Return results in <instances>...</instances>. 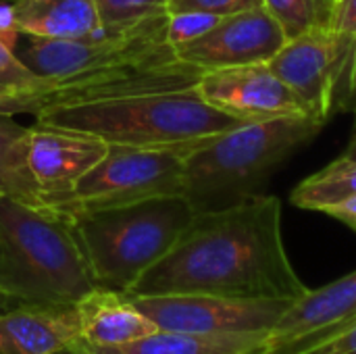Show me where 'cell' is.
I'll return each instance as SVG.
<instances>
[{
    "instance_id": "obj_24",
    "label": "cell",
    "mask_w": 356,
    "mask_h": 354,
    "mask_svg": "<svg viewBox=\"0 0 356 354\" xmlns=\"http://www.w3.org/2000/svg\"><path fill=\"white\" fill-rule=\"evenodd\" d=\"M221 21L219 15L204 13V10H179L169 13L167 21V40L173 48L190 44L204 33H209Z\"/></svg>"
},
{
    "instance_id": "obj_29",
    "label": "cell",
    "mask_w": 356,
    "mask_h": 354,
    "mask_svg": "<svg viewBox=\"0 0 356 354\" xmlns=\"http://www.w3.org/2000/svg\"><path fill=\"white\" fill-rule=\"evenodd\" d=\"M325 215L338 219L340 223L348 225L353 232H356V198L348 200V202H342L338 207H332L330 211H325Z\"/></svg>"
},
{
    "instance_id": "obj_7",
    "label": "cell",
    "mask_w": 356,
    "mask_h": 354,
    "mask_svg": "<svg viewBox=\"0 0 356 354\" xmlns=\"http://www.w3.org/2000/svg\"><path fill=\"white\" fill-rule=\"evenodd\" d=\"M355 58L356 38L319 27L286 40L267 65L294 92L305 113L325 125L334 113L350 106Z\"/></svg>"
},
{
    "instance_id": "obj_13",
    "label": "cell",
    "mask_w": 356,
    "mask_h": 354,
    "mask_svg": "<svg viewBox=\"0 0 356 354\" xmlns=\"http://www.w3.org/2000/svg\"><path fill=\"white\" fill-rule=\"evenodd\" d=\"M286 40L277 19L265 6H257L221 17L209 33L175 48V52L181 61L209 71L269 63Z\"/></svg>"
},
{
    "instance_id": "obj_20",
    "label": "cell",
    "mask_w": 356,
    "mask_h": 354,
    "mask_svg": "<svg viewBox=\"0 0 356 354\" xmlns=\"http://www.w3.org/2000/svg\"><path fill=\"white\" fill-rule=\"evenodd\" d=\"M356 198V159L338 156L321 171L302 179L290 194V202L305 211L325 213Z\"/></svg>"
},
{
    "instance_id": "obj_19",
    "label": "cell",
    "mask_w": 356,
    "mask_h": 354,
    "mask_svg": "<svg viewBox=\"0 0 356 354\" xmlns=\"http://www.w3.org/2000/svg\"><path fill=\"white\" fill-rule=\"evenodd\" d=\"M13 117L0 113V198L48 209L29 165L31 127L19 125Z\"/></svg>"
},
{
    "instance_id": "obj_31",
    "label": "cell",
    "mask_w": 356,
    "mask_h": 354,
    "mask_svg": "<svg viewBox=\"0 0 356 354\" xmlns=\"http://www.w3.org/2000/svg\"><path fill=\"white\" fill-rule=\"evenodd\" d=\"M19 305H23V303H19L17 298L4 294V292L0 290V315L6 313V311H10V309H15V307H19Z\"/></svg>"
},
{
    "instance_id": "obj_11",
    "label": "cell",
    "mask_w": 356,
    "mask_h": 354,
    "mask_svg": "<svg viewBox=\"0 0 356 354\" xmlns=\"http://www.w3.org/2000/svg\"><path fill=\"white\" fill-rule=\"evenodd\" d=\"M356 325V271L292 300L250 354H305Z\"/></svg>"
},
{
    "instance_id": "obj_25",
    "label": "cell",
    "mask_w": 356,
    "mask_h": 354,
    "mask_svg": "<svg viewBox=\"0 0 356 354\" xmlns=\"http://www.w3.org/2000/svg\"><path fill=\"white\" fill-rule=\"evenodd\" d=\"M263 6V0H169L167 13H179V10H204L219 17L236 15L242 10H250Z\"/></svg>"
},
{
    "instance_id": "obj_27",
    "label": "cell",
    "mask_w": 356,
    "mask_h": 354,
    "mask_svg": "<svg viewBox=\"0 0 356 354\" xmlns=\"http://www.w3.org/2000/svg\"><path fill=\"white\" fill-rule=\"evenodd\" d=\"M305 354H356V325Z\"/></svg>"
},
{
    "instance_id": "obj_28",
    "label": "cell",
    "mask_w": 356,
    "mask_h": 354,
    "mask_svg": "<svg viewBox=\"0 0 356 354\" xmlns=\"http://www.w3.org/2000/svg\"><path fill=\"white\" fill-rule=\"evenodd\" d=\"M17 38H19V27L15 19L13 2H0V42L13 50Z\"/></svg>"
},
{
    "instance_id": "obj_34",
    "label": "cell",
    "mask_w": 356,
    "mask_h": 354,
    "mask_svg": "<svg viewBox=\"0 0 356 354\" xmlns=\"http://www.w3.org/2000/svg\"><path fill=\"white\" fill-rule=\"evenodd\" d=\"M336 2H338V0H332V4H334V6H336Z\"/></svg>"
},
{
    "instance_id": "obj_22",
    "label": "cell",
    "mask_w": 356,
    "mask_h": 354,
    "mask_svg": "<svg viewBox=\"0 0 356 354\" xmlns=\"http://www.w3.org/2000/svg\"><path fill=\"white\" fill-rule=\"evenodd\" d=\"M44 77L27 69L17 54L0 42V113L17 115L23 102L42 86Z\"/></svg>"
},
{
    "instance_id": "obj_6",
    "label": "cell",
    "mask_w": 356,
    "mask_h": 354,
    "mask_svg": "<svg viewBox=\"0 0 356 354\" xmlns=\"http://www.w3.org/2000/svg\"><path fill=\"white\" fill-rule=\"evenodd\" d=\"M169 15L150 17L129 27H100L81 40H48L19 31L13 52L40 77H65L123 63L177 58L167 40Z\"/></svg>"
},
{
    "instance_id": "obj_9",
    "label": "cell",
    "mask_w": 356,
    "mask_h": 354,
    "mask_svg": "<svg viewBox=\"0 0 356 354\" xmlns=\"http://www.w3.org/2000/svg\"><path fill=\"white\" fill-rule=\"evenodd\" d=\"M204 71L177 58L123 63L65 77H44L42 86L23 102L21 113L35 117L48 108L119 100L127 96L196 88Z\"/></svg>"
},
{
    "instance_id": "obj_26",
    "label": "cell",
    "mask_w": 356,
    "mask_h": 354,
    "mask_svg": "<svg viewBox=\"0 0 356 354\" xmlns=\"http://www.w3.org/2000/svg\"><path fill=\"white\" fill-rule=\"evenodd\" d=\"M332 29L356 38V0H338L332 15Z\"/></svg>"
},
{
    "instance_id": "obj_17",
    "label": "cell",
    "mask_w": 356,
    "mask_h": 354,
    "mask_svg": "<svg viewBox=\"0 0 356 354\" xmlns=\"http://www.w3.org/2000/svg\"><path fill=\"white\" fill-rule=\"evenodd\" d=\"M17 27L48 40H81L94 35L102 23L94 0H15Z\"/></svg>"
},
{
    "instance_id": "obj_14",
    "label": "cell",
    "mask_w": 356,
    "mask_h": 354,
    "mask_svg": "<svg viewBox=\"0 0 356 354\" xmlns=\"http://www.w3.org/2000/svg\"><path fill=\"white\" fill-rule=\"evenodd\" d=\"M108 152L92 134L35 123L29 138V165L48 209L63 213L79 179Z\"/></svg>"
},
{
    "instance_id": "obj_30",
    "label": "cell",
    "mask_w": 356,
    "mask_h": 354,
    "mask_svg": "<svg viewBox=\"0 0 356 354\" xmlns=\"http://www.w3.org/2000/svg\"><path fill=\"white\" fill-rule=\"evenodd\" d=\"M340 156H344V159H356V119L353 129H350V140H348V144H346V148H344V152Z\"/></svg>"
},
{
    "instance_id": "obj_12",
    "label": "cell",
    "mask_w": 356,
    "mask_h": 354,
    "mask_svg": "<svg viewBox=\"0 0 356 354\" xmlns=\"http://www.w3.org/2000/svg\"><path fill=\"white\" fill-rule=\"evenodd\" d=\"M196 92L244 123L307 115L294 92L267 63L209 69L200 75Z\"/></svg>"
},
{
    "instance_id": "obj_5",
    "label": "cell",
    "mask_w": 356,
    "mask_h": 354,
    "mask_svg": "<svg viewBox=\"0 0 356 354\" xmlns=\"http://www.w3.org/2000/svg\"><path fill=\"white\" fill-rule=\"evenodd\" d=\"M67 217L94 284L127 294L173 250L196 213L186 196H161Z\"/></svg>"
},
{
    "instance_id": "obj_23",
    "label": "cell",
    "mask_w": 356,
    "mask_h": 354,
    "mask_svg": "<svg viewBox=\"0 0 356 354\" xmlns=\"http://www.w3.org/2000/svg\"><path fill=\"white\" fill-rule=\"evenodd\" d=\"M169 0H94L102 27H129L150 17L169 15Z\"/></svg>"
},
{
    "instance_id": "obj_3",
    "label": "cell",
    "mask_w": 356,
    "mask_h": 354,
    "mask_svg": "<svg viewBox=\"0 0 356 354\" xmlns=\"http://www.w3.org/2000/svg\"><path fill=\"white\" fill-rule=\"evenodd\" d=\"M96 288L67 215L0 198V290L19 303L73 305Z\"/></svg>"
},
{
    "instance_id": "obj_8",
    "label": "cell",
    "mask_w": 356,
    "mask_h": 354,
    "mask_svg": "<svg viewBox=\"0 0 356 354\" xmlns=\"http://www.w3.org/2000/svg\"><path fill=\"white\" fill-rule=\"evenodd\" d=\"M184 150L111 146L104 159L73 190L63 215L184 196Z\"/></svg>"
},
{
    "instance_id": "obj_10",
    "label": "cell",
    "mask_w": 356,
    "mask_h": 354,
    "mask_svg": "<svg viewBox=\"0 0 356 354\" xmlns=\"http://www.w3.org/2000/svg\"><path fill=\"white\" fill-rule=\"evenodd\" d=\"M127 296L159 330L190 334L269 332L292 303L265 298H229L215 294Z\"/></svg>"
},
{
    "instance_id": "obj_33",
    "label": "cell",
    "mask_w": 356,
    "mask_h": 354,
    "mask_svg": "<svg viewBox=\"0 0 356 354\" xmlns=\"http://www.w3.org/2000/svg\"><path fill=\"white\" fill-rule=\"evenodd\" d=\"M54 354H83V351L79 348V344L75 342L73 346H69V348H65V351H58V353Z\"/></svg>"
},
{
    "instance_id": "obj_1",
    "label": "cell",
    "mask_w": 356,
    "mask_h": 354,
    "mask_svg": "<svg viewBox=\"0 0 356 354\" xmlns=\"http://www.w3.org/2000/svg\"><path fill=\"white\" fill-rule=\"evenodd\" d=\"M307 290L284 244L282 202L263 194L232 209L196 215L173 250L127 294L296 300Z\"/></svg>"
},
{
    "instance_id": "obj_21",
    "label": "cell",
    "mask_w": 356,
    "mask_h": 354,
    "mask_svg": "<svg viewBox=\"0 0 356 354\" xmlns=\"http://www.w3.org/2000/svg\"><path fill=\"white\" fill-rule=\"evenodd\" d=\"M263 6L277 19L288 40L311 29L332 27V0H263Z\"/></svg>"
},
{
    "instance_id": "obj_16",
    "label": "cell",
    "mask_w": 356,
    "mask_h": 354,
    "mask_svg": "<svg viewBox=\"0 0 356 354\" xmlns=\"http://www.w3.org/2000/svg\"><path fill=\"white\" fill-rule=\"evenodd\" d=\"M75 309L79 315V342L90 348L123 346L159 330L125 292L96 286L75 303Z\"/></svg>"
},
{
    "instance_id": "obj_2",
    "label": "cell",
    "mask_w": 356,
    "mask_h": 354,
    "mask_svg": "<svg viewBox=\"0 0 356 354\" xmlns=\"http://www.w3.org/2000/svg\"><path fill=\"white\" fill-rule=\"evenodd\" d=\"M323 123L309 115L242 123L200 142L184 156V196L194 213H213L265 194L269 177Z\"/></svg>"
},
{
    "instance_id": "obj_18",
    "label": "cell",
    "mask_w": 356,
    "mask_h": 354,
    "mask_svg": "<svg viewBox=\"0 0 356 354\" xmlns=\"http://www.w3.org/2000/svg\"><path fill=\"white\" fill-rule=\"evenodd\" d=\"M269 332L252 334H190L156 330L150 336L113 348H90L81 342L83 354H250Z\"/></svg>"
},
{
    "instance_id": "obj_15",
    "label": "cell",
    "mask_w": 356,
    "mask_h": 354,
    "mask_svg": "<svg viewBox=\"0 0 356 354\" xmlns=\"http://www.w3.org/2000/svg\"><path fill=\"white\" fill-rule=\"evenodd\" d=\"M75 342H79L75 303H23L0 315V354H54Z\"/></svg>"
},
{
    "instance_id": "obj_4",
    "label": "cell",
    "mask_w": 356,
    "mask_h": 354,
    "mask_svg": "<svg viewBox=\"0 0 356 354\" xmlns=\"http://www.w3.org/2000/svg\"><path fill=\"white\" fill-rule=\"evenodd\" d=\"M38 123L86 131L111 146L177 148L188 154L207 138L229 131L244 121L215 108L196 88H190L56 106L40 113Z\"/></svg>"
},
{
    "instance_id": "obj_32",
    "label": "cell",
    "mask_w": 356,
    "mask_h": 354,
    "mask_svg": "<svg viewBox=\"0 0 356 354\" xmlns=\"http://www.w3.org/2000/svg\"><path fill=\"white\" fill-rule=\"evenodd\" d=\"M348 108H356V58H355V71H353V96H350V106Z\"/></svg>"
}]
</instances>
